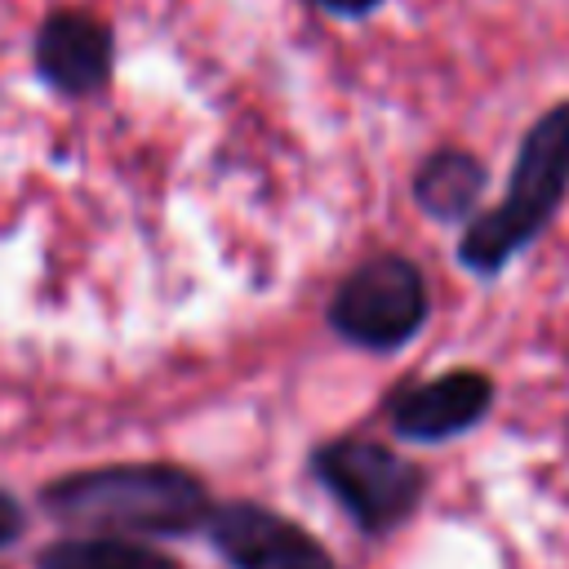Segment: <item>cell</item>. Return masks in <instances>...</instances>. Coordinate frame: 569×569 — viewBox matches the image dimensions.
<instances>
[{
	"label": "cell",
	"instance_id": "6da1fadb",
	"mask_svg": "<svg viewBox=\"0 0 569 569\" xmlns=\"http://www.w3.org/2000/svg\"><path fill=\"white\" fill-rule=\"evenodd\" d=\"M44 511L62 525L102 533V538H164L187 533L209 520L213 502L187 467L173 462H111L53 480L40 493Z\"/></svg>",
	"mask_w": 569,
	"mask_h": 569
},
{
	"label": "cell",
	"instance_id": "7a4b0ae2",
	"mask_svg": "<svg viewBox=\"0 0 569 569\" xmlns=\"http://www.w3.org/2000/svg\"><path fill=\"white\" fill-rule=\"evenodd\" d=\"M565 191H569V102H556L525 129L502 200L480 218H471L458 244L462 267L476 276H498L525 244L538 240V231L560 209Z\"/></svg>",
	"mask_w": 569,
	"mask_h": 569
},
{
	"label": "cell",
	"instance_id": "3957f363",
	"mask_svg": "<svg viewBox=\"0 0 569 569\" xmlns=\"http://www.w3.org/2000/svg\"><path fill=\"white\" fill-rule=\"evenodd\" d=\"M311 467L316 480L338 498V507L365 533H387L400 520H409V511L422 502L427 489L422 467L378 440H351V436L333 440L316 449Z\"/></svg>",
	"mask_w": 569,
	"mask_h": 569
},
{
	"label": "cell",
	"instance_id": "277c9868",
	"mask_svg": "<svg viewBox=\"0 0 569 569\" xmlns=\"http://www.w3.org/2000/svg\"><path fill=\"white\" fill-rule=\"evenodd\" d=\"M422 320H427V280L400 253L360 262L329 302L333 333L369 351L405 347L422 329Z\"/></svg>",
	"mask_w": 569,
	"mask_h": 569
},
{
	"label": "cell",
	"instance_id": "5b68a950",
	"mask_svg": "<svg viewBox=\"0 0 569 569\" xmlns=\"http://www.w3.org/2000/svg\"><path fill=\"white\" fill-rule=\"evenodd\" d=\"M204 525L231 569H338L302 525L276 516L262 502H222Z\"/></svg>",
	"mask_w": 569,
	"mask_h": 569
},
{
	"label": "cell",
	"instance_id": "8992f818",
	"mask_svg": "<svg viewBox=\"0 0 569 569\" xmlns=\"http://www.w3.org/2000/svg\"><path fill=\"white\" fill-rule=\"evenodd\" d=\"M489 405H493L489 373H480V369H449L440 378L400 387L391 396V405H387V418H391L400 440L436 445V440L471 431L489 413Z\"/></svg>",
	"mask_w": 569,
	"mask_h": 569
},
{
	"label": "cell",
	"instance_id": "52a82bcc",
	"mask_svg": "<svg viewBox=\"0 0 569 569\" xmlns=\"http://www.w3.org/2000/svg\"><path fill=\"white\" fill-rule=\"evenodd\" d=\"M36 71L67 98L98 93L111 76V31L80 9H58L36 31Z\"/></svg>",
	"mask_w": 569,
	"mask_h": 569
},
{
	"label": "cell",
	"instance_id": "ba28073f",
	"mask_svg": "<svg viewBox=\"0 0 569 569\" xmlns=\"http://www.w3.org/2000/svg\"><path fill=\"white\" fill-rule=\"evenodd\" d=\"M480 191H485V164L458 147L431 151L413 173V200L440 222L467 218L476 209Z\"/></svg>",
	"mask_w": 569,
	"mask_h": 569
},
{
	"label": "cell",
	"instance_id": "9c48e42d",
	"mask_svg": "<svg viewBox=\"0 0 569 569\" xmlns=\"http://www.w3.org/2000/svg\"><path fill=\"white\" fill-rule=\"evenodd\" d=\"M40 569H178V565L151 547H138L133 538L84 533L71 542H53L40 556Z\"/></svg>",
	"mask_w": 569,
	"mask_h": 569
},
{
	"label": "cell",
	"instance_id": "30bf717a",
	"mask_svg": "<svg viewBox=\"0 0 569 569\" xmlns=\"http://www.w3.org/2000/svg\"><path fill=\"white\" fill-rule=\"evenodd\" d=\"M22 529H27V516H22L18 498L0 489V547H9L13 538H22Z\"/></svg>",
	"mask_w": 569,
	"mask_h": 569
},
{
	"label": "cell",
	"instance_id": "8fae6325",
	"mask_svg": "<svg viewBox=\"0 0 569 569\" xmlns=\"http://www.w3.org/2000/svg\"><path fill=\"white\" fill-rule=\"evenodd\" d=\"M320 9H329V13H338V18H365V13H373L382 0H316Z\"/></svg>",
	"mask_w": 569,
	"mask_h": 569
}]
</instances>
